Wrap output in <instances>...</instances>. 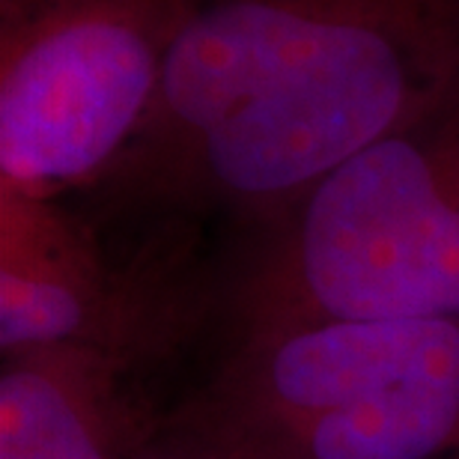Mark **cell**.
<instances>
[{"mask_svg": "<svg viewBox=\"0 0 459 459\" xmlns=\"http://www.w3.org/2000/svg\"><path fill=\"white\" fill-rule=\"evenodd\" d=\"M170 429L238 459H438L459 447V319L245 332Z\"/></svg>", "mask_w": 459, "mask_h": 459, "instance_id": "obj_3", "label": "cell"}, {"mask_svg": "<svg viewBox=\"0 0 459 459\" xmlns=\"http://www.w3.org/2000/svg\"><path fill=\"white\" fill-rule=\"evenodd\" d=\"M459 81V0H186L134 206L256 224Z\"/></svg>", "mask_w": 459, "mask_h": 459, "instance_id": "obj_1", "label": "cell"}, {"mask_svg": "<svg viewBox=\"0 0 459 459\" xmlns=\"http://www.w3.org/2000/svg\"><path fill=\"white\" fill-rule=\"evenodd\" d=\"M134 296L84 218L0 188V349L93 346L126 355Z\"/></svg>", "mask_w": 459, "mask_h": 459, "instance_id": "obj_5", "label": "cell"}, {"mask_svg": "<svg viewBox=\"0 0 459 459\" xmlns=\"http://www.w3.org/2000/svg\"><path fill=\"white\" fill-rule=\"evenodd\" d=\"M137 459H238V456L224 454V451H218V447H209L204 442H195V438L170 429L159 445L150 447V451Z\"/></svg>", "mask_w": 459, "mask_h": 459, "instance_id": "obj_7", "label": "cell"}, {"mask_svg": "<svg viewBox=\"0 0 459 459\" xmlns=\"http://www.w3.org/2000/svg\"><path fill=\"white\" fill-rule=\"evenodd\" d=\"M126 355L45 346L4 355L0 459H128Z\"/></svg>", "mask_w": 459, "mask_h": 459, "instance_id": "obj_6", "label": "cell"}, {"mask_svg": "<svg viewBox=\"0 0 459 459\" xmlns=\"http://www.w3.org/2000/svg\"><path fill=\"white\" fill-rule=\"evenodd\" d=\"M186 0H0V188H99L150 117Z\"/></svg>", "mask_w": 459, "mask_h": 459, "instance_id": "obj_4", "label": "cell"}, {"mask_svg": "<svg viewBox=\"0 0 459 459\" xmlns=\"http://www.w3.org/2000/svg\"><path fill=\"white\" fill-rule=\"evenodd\" d=\"M245 332L319 319H459V81L251 224Z\"/></svg>", "mask_w": 459, "mask_h": 459, "instance_id": "obj_2", "label": "cell"}]
</instances>
